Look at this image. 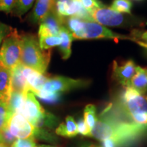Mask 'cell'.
Instances as JSON below:
<instances>
[{"label":"cell","mask_w":147,"mask_h":147,"mask_svg":"<svg viewBox=\"0 0 147 147\" xmlns=\"http://www.w3.org/2000/svg\"><path fill=\"white\" fill-rule=\"evenodd\" d=\"M147 131V126L133 121H124L111 115L110 108L97 117L95 126L91 131V137L104 141L111 140L119 147L135 140Z\"/></svg>","instance_id":"6da1fadb"},{"label":"cell","mask_w":147,"mask_h":147,"mask_svg":"<svg viewBox=\"0 0 147 147\" xmlns=\"http://www.w3.org/2000/svg\"><path fill=\"white\" fill-rule=\"evenodd\" d=\"M51 60V51L42 50L34 35L22 36L21 63L40 74L45 73Z\"/></svg>","instance_id":"7a4b0ae2"},{"label":"cell","mask_w":147,"mask_h":147,"mask_svg":"<svg viewBox=\"0 0 147 147\" xmlns=\"http://www.w3.org/2000/svg\"><path fill=\"white\" fill-rule=\"evenodd\" d=\"M11 30L3 39L0 49V63L12 70L21 63L22 36L16 30Z\"/></svg>","instance_id":"3957f363"},{"label":"cell","mask_w":147,"mask_h":147,"mask_svg":"<svg viewBox=\"0 0 147 147\" xmlns=\"http://www.w3.org/2000/svg\"><path fill=\"white\" fill-rule=\"evenodd\" d=\"M74 40H86V39H123L131 40L132 38L123 36L117 33H114L111 30L106 28L100 24L93 21H87L82 20L80 28L74 34H71Z\"/></svg>","instance_id":"277c9868"},{"label":"cell","mask_w":147,"mask_h":147,"mask_svg":"<svg viewBox=\"0 0 147 147\" xmlns=\"http://www.w3.org/2000/svg\"><path fill=\"white\" fill-rule=\"evenodd\" d=\"M120 106L125 115L131 119L136 115L147 113V96L131 87H126L121 96Z\"/></svg>","instance_id":"5b68a950"},{"label":"cell","mask_w":147,"mask_h":147,"mask_svg":"<svg viewBox=\"0 0 147 147\" xmlns=\"http://www.w3.org/2000/svg\"><path fill=\"white\" fill-rule=\"evenodd\" d=\"M93 21L102 25L110 27H127L129 20L123 14L108 8L105 5L89 12Z\"/></svg>","instance_id":"8992f818"},{"label":"cell","mask_w":147,"mask_h":147,"mask_svg":"<svg viewBox=\"0 0 147 147\" xmlns=\"http://www.w3.org/2000/svg\"><path fill=\"white\" fill-rule=\"evenodd\" d=\"M89 82L80 79H73L64 76L48 78L42 89L52 93H61L87 87Z\"/></svg>","instance_id":"52a82bcc"},{"label":"cell","mask_w":147,"mask_h":147,"mask_svg":"<svg viewBox=\"0 0 147 147\" xmlns=\"http://www.w3.org/2000/svg\"><path fill=\"white\" fill-rule=\"evenodd\" d=\"M9 131L16 139H26L36 136L37 128L21 114L14 113L8 123Z\"/></svg>","instance_id":"ba28073f"},{"label":"cell","mask_w":147,"mask_h":147,"mask_svg":"<svg viewBox=\"0 0 147 147\" xmlns=\"http://www.w3.org/2000/svg\"><path fill=\"white\" fill-rule=\"evenodd\" d=\"M55 10L62 18L77 16L84 21H93L89 12L83 8L79 0H57Z\"/></svg>","instance_id":"9c48e42d"},{"label":"cell","mask_w":147,"mask_h":147,"mask_svg":"<svg viewBox=\"0 0 147 147\" xmlns=\"http://www.w3.org/2000/svg\"><path fill=\"white\" fill-rule=\"evenodd\" d=\"M46 113L47 112L36 100L34 93L31 91L28 92L20 114L36 127L37 124L43 118Z\"/></svg>","instance_id":"30bf717a"},{"label":"cell","mask_w":147,"mask_h":147,"mask_svg":"<svg viewBox=\"0 0 147 147\" xmlns=\"http://www.w3.org/2000/svg\"><path fill=\"white\" fill-rule=\"evenodd\" d=\"M63 26V18L59 16L55 8L40 23L39 38L47 36H59Z\"/></svg>","instance_id":"8fae6325"},{"label":"cell","mask_w":147,"mask_h":147,"mask_svg":"<svg viewBox=\"0 0 147 147\" xmlns=\"http://www.w3.org/2000/svg\"><path fill=\"white\" fill-rule=\"evenodd\" d=\"M136 67L132 60L127 61L121 65L115 61L113 63V77L124 87H130V81L135 75Z\"/></svg>","instance_id":"7c38bea8"},{"label":"cell","mask_w":147,"mask_h":147,"mask_svg":"<svg viewBox=\"0 0 147 147\" xmlns=\"http://www.w3.org/2000/svg\"><path fill=\"white\" fill-rule=\"evenodd\" d=\"M12 93L11 70L0 63V101L8 104Z\"/></svg>","instance_id":"4fadbf2b"},{"label":"cell","mask_w":147,"mask_h":147,"mask_svg":"<svg viewBox=\"0 0 147 147\" xmlns=\"http://www.w3.org/2000/svg\"><path fill=\"white\" fill-rule=\"evenodd\" d=\"M23 71L26 78L29 91L32 92L35 95L37 92L42 89L48 78L42 74L38 72L25 65H23Z\"/></svg>","instance_id":"5bb4252c"},{"label":"cell","mask_w":147,"mask_h":147,"mask_svg":"<svg viewBox=\"0 0 147 147\" xmlns=\"http://www.w3.org/2000/svg\"><path fill=\"white\" fill-rule=\"evenodd\" d=\"M57 0H36L32 14L33 23H40L55 8Z\"/></svg>","instance_id":"9a60e30c"},{"label":"cell","mask_w":147,"mask_h":147,"mask_svg":"<svg viewBox=\"0 0 147 147\" xmlns=\"http://www.w3.org/2000/svg\"><path fill=\"white\" fill-rule=\"evenodd\" d=\"M23 65L21 63L13 69L11 70L12 73V92L27 93L29 92L27 87L26 78L24 74Z\"/></svg>","instance_id":"2e32d148"},{"label":"cell","mask_w":147,"mask_h":147,"mask_svg":"<svg viewBox=\"0 0 147 147\" xmlns=\"http://www.w3.org/2000/svg\"><path fill=\"white\" fill-rule=\"evenodd\" d=\"M130 87L140 94L144 95L147 91V74L146 69L137 66L135 75L130 81Z\"/></svg>","instance_id":"e0dca14e"},{"label":"cell","mask_w":147,"mask_h":147,"mask_svg":"<svg viewBox=\"0 0 147 147\" xmlns=\"http://www.w3.org/2000/svg\"><path fill=\"white\" fill-rule=\"evenodd\" d=\"M55 133L60 136L65 138L75 137L78 134L77 124L74 119L67 116L63 123H61L55 130Z\"/></svg>","instance_id":"ac0fdd59"},{"label":"cell","mask_w":147,"mask_h":147,"mask_svg":"<svg viewBox=\"0 0 147 147\" xmlns=\"http://www.w3.org/2000/svg\"><path fill=\"white\" fill-rule=\"evenodd\" d=\"M59 36L61 39V43L59 46L61 55L63 59H67L70 57L71 53V45L72 40H74L72 36L64 26L61 29Z\"/></svg>","instance_id":"d6986e66"},{"label":"cell","mask_w":147,"mask_h":147,"mask_svg":"<svg viewBox=\"0 0 147 147\" xmlns=\"http://www.w3.org/2000/svg\"><path fill=\"white\" fill-rule=\"evenodd\" d=\"M27 93L13 91L8 102L9 108L12 113L20 114L24 105Z\"/></svg>","instance_id":"ffe728a7"},{"label":"cell","mask_w":147,"mask_h":147,"mask_svg":"<svg viewBox=\"0 0 147 147\" xmlns=\"http://www.w3.org/2000/svg\"><path fill=\"white\" fill-rule=\"evenodd\" d=\"M61 43L59 36H47L40 37L39 45L42 50H49L55 47H58Z\"/></svg>","instance_id":"44dd1931"},{"label":"cell","mask_w":147,"mask_h":147,"mask_svg":"<svg viewBox=\"0 0 147 147\" xmlns=\"http://www.w3.org/2000/svg\"><path fill=\"white\" fill-rule=\"evenodd\" d=\"M96 108L93 104H88L84 110V121L91 131L97 121Z\"/></svg>","instance_id":"7402d4cb"},{"label":"cell","mask_w":147,"mask_h":147,"mask_svg":"<svg viewBox=\"0 0 147 147\" xmlns=\"http://www.w3.org/2000/svg\"><path fill=\"white\" fill-rule=\"evenodd\" d=\"M12 114L8 104L0 101V133L8 125V121Z\"/></svg>","instance_id":"603a6c76"},{"label":"cell","mask_w":147,"mask_h":147,"mask_svg":"<svg viewBox=\"0 0 147 147\" xmlns=\"http://www.w3.org/2000/svg\"><path fill=\"white\" fill-rule=\"evenodd\" d=\"M132 3L129 0H113L110 8L119 13L131 14Z\"/></svg>","instance_id":"cb8c5ba5"},{"label":"cell","mask_w":147,"mask_h":147,"mask_svg":"<svg viewBox=\"0 0 147 147\" xmlns=\"http://www.w3.org/2000/svg\"><path fill=\"white\" fill-rule=\"evenodd\" d=\"M36 0H16L14 12L16 16H21L25 14L34 5Z\"/></svg>","instance_id":"d4e9b609"},{"label":"cell","mask_w":147,"mask_h":147,"mask_svg":"<svg viewBox=\"0 0 147 147\" xmlns=\"http://www.w3.org/2000/svg\"><path fill=\"white\" fill-rule=\"evenodd\" d=\"M44 102L48 103H55L58 102L60 99L59 93H52V92L45 91L44 90H40L35 94Z\"/></svg>","instance_id":"484cf974"},{"label":"cell","mask_w":147,"mask_h":147,"mask_svg":"<svg viewBox=\"0 0 147 147\" xmlns=\"http://www.w3.org/2000/svg\"><path fill=\"white\" fill-rule=\"evenodd\" d=\"M16 138L9 131L8 125L0 133V142L3 143L7 146L10 147L13 144Z\"/></svg>","instance_id":"4316f807"},{"label":"cell","mask_w":147,"mask_h":147,"mask_svg":"<svg viewBox=\"0 0 147 147\" xmlns=\"http://www.w3.org/2000/svg\"><path fill=\"white\" fill-rule=\"evenodd\" d=\"M79 1L81 3L83 8L89 12L104 5L100 0H79Z\"/></svg>","instance_id":"83f0119b"},{"label":"cell","mask_w":147,"mask_h":147,"mask_svg":"<svg viewBox=\"0 0 147 147\" xmlns=\"http://www.w3.org/2000/svg\"><path fill=\"white\" fill-rule=\"evenodd\" d=\"M10 147H37L34 138L26 139H16Z\"/></svg>","instance_id":"f1b7e54d"},{"label":"cell","mask_w":147,"mask_h":147,"mask_svg":"<svg viewBox=\"0 0 147 147\" xmlns=\"http://www.w3.org/2000/svg\"><path fill=\"white\" fill-rule=\"evenodd\" d=\"M16 0H0V12L9 13L14 10Z\"/></svg>","instance_id":"f546056e"},{"label":"cell","mask_w":147,"mask_h":147,"mask_svg":"<svg viewBox=\"0 0 147 147\" xmlns=\"http://www.w3.org/2000/svg\"><path fill=\"white\" fill-rule=\"evenodd\" d=\"M76 124L78 134H80L84 136L91 137V130L85 123L84 119H80Z\"/></svg>","instance_id":"4dcf8cb0"},{"label":"cell","mask_w":147,"mask_h":147,"mask_svg":"<svg viewBox=\"0 0 147 147\" xmlns=\"http://www.w3.org/2000/svg\"><path fill=\"white\" fill-rule=\"evenodd\" d=\"M136 38H139L140 40H138V41H136V42L137 43H138L140 46H142V47L147 49V31L141 33L140 35L136 34L135 36L132 37V39L134 40Z\"/></svg>","instance_id":"1f68e13d"},{"label":"cell","mask_w":147,"mask_h":147,"mask_svg":"<svg viewBox=\"0 0 147 147\" xmlns=\"http://www.w3.org/2000/svg\"><path fill=\"white\" fill-rule=\"evenodd\" d=\"M11 29L12 28H10L7 25L0 22V45H1V42H3L5 37L10 32Z\"/></svg>","instance_id":"d6a6232c"},{"label":"cell","mask_w":147,"mask_h":147,"mask_svg":"<svg viewBox=\"0 0 147 147\" xmlns=\"http://www.w3.org/2000/svg\"><path fill=\"white\" fill-rule=\"evenodd\" d=\"M103 147H117L115 142L112 141L111 140H106L102 141Z\"/></svg>","instance_id":"836d02e7"},{"label":"cell","mask_w":147,"mask_h":147,"mask_svg":"<svg viewBox=\"0 0 147 147\" xmlns=\"http://www.w3.org/2000/svg\"><path fill=\"white\" fill-rule=\"evenodd\" d=\"M80 147H102V146H97V145L95 144H92V143L86 142V143H83V144H82Z\"/></svg>","instance_id":"e575fe53"},{"label":"cell","mask_w":147,"mask_h":147,"mask_svg":"<svg viewBox=\"0 0 147 147\" xmlns=\"http://www.w3.org/2000/svg\"><path fill=\"white\" fill-rule=\"evenodd\" d=\"M0 147H8V146H7L6 145H5L4 144H3V143L0 142Z\"/></svg>","instance_id":"d590c367"},{"label":"cell","mask_w":147,"mask_h":147,"mask_svg":"<svg viewBox=\"0 0 147 147\" xmlns=\"http://www.w3.org/2000/svg\"><path fill=\"white\" fill-rule=\"evenodd\" d=\"M37 147H53V146H45V145H42V146H37Z\"/></svg>","instance_id":"8d00e7d4"},{"label":"cell","mask_w":147,"mask_h":147,"mask_svg":"<svg viewBox=\"0 0 147 147\" xmlns=\"http://www.w3.org/2000/svg\"><path fill=\"white\" fill-rule=\"evenodd\" d=\"M136 1H142V0H136Z\"/></svg>","instance_id":"74e56055"},{"label":"cell","mask_w":147,"mask_h":147,"mask_svg":"<svg viewBox=\"0 0 147 147\" xmlns=\"http://www.w3.org/2000/svg\"><path fill=\"white\" fill-rule=\"evenodd\" d=\"M146 74H147V69H146Z\"/></svg>","instance_id":"f35d334b"}]
</instances>
